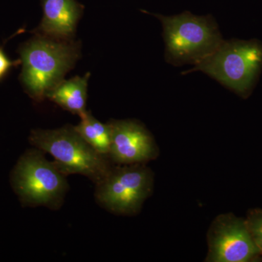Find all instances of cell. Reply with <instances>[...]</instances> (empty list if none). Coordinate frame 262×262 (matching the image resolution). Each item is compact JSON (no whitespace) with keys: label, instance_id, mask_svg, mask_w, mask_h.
Returning <instances> with one entry per match:
<instances>
[{"label":"cell","instance_id":"30bf717a","mask_svg":"<svg viewBox=\"0 0 262 262\" xmlns=\"http://www.w3.org/2000/svg\"><path fill=\"white\" fill-rule=\"evenodd\" d=\"M90 73L83 77L62 80L48 91L46 97L72 114L82 117L86 113L88 80Z\"/></svg>","mask_w":262,"mask_h":262},{"label":"cell","instance_id":"9c48e42d","mask_svg":"<svg viewBox=\"0 0 262 262\" xmlns=\"http://www.w3.org/2000/svg\"><path fill=\"white\" fill-rule=\"evenodd\" d=\"M43 18L39 33L43 37L70 41L80 16L75 0H43Z\"/></svg>","mask_w":262,"mask_h":262},{"label":"cell","instance_id":"8992f818","mask_svg":"<svg viewBox=\"0 0 262 262\" xmlns=\"http://www.w3.org/2000/svg\"><path fill=\"white\" fill-rule=\"evenodd\" d=\"M152 184L151 170L141 164L113 167L96 184L95 198L100 206L112 213L135 214L151 194Z\"/></svg>","mask_w":262,"mask_h":262},{"label":"cell","instance_id":"6da1fadb","mask_svg":"<svg viewBox=\"0 0 262 262\" xmlns=\"http://www.w3.org/2000/svg\"><path fill=\"white\" fill-rule=\"evenodd\" d=\"M29 141L34 147L51 155L57 167L67 177L80 174L97 184L113 168L108 157L100 154L90 145L75 126L34 130Z\"/></svg>","mask_w":262,"mask_h":262},{"label":"cell","instance_id":"ba28073f","mask_svg":"<svg viewBox=\"0 0 262 262\" xmlns=\"http://www.w3.org/2000/svg\"><path fill=\"white\" fill-rule=\"evenodd\" d=\"M108 158L121 165L142 164L154 159L157 147L145 127L133 120H113Z\"/></svg>","mask_w":262,"mask_h":262},{"label":"cell","instance_id":"277c9868","mask_svg":"<svg viewBox=\"0 0 262 262\" xmlns=\"http://www.w3.org/2000/svg\"><path fill=\"white\" fill-rule=\"evenodd\" d=\"M156 16L163 23L165 58L172 64H198L223 42L211 16H196L189 12L174 16Z\"/></svg>","mask_w":262,"mask_h":262},{"label":"cell","instance_id":"7c38bea8","mask_svg":"<svg viewBox=\"0 0 262 262\" xmlns=\"http://www.w3.org/2000/svg\"><path fill=\"white\" fill-rule=\"evenodd\" d=\"M246 222L253 241L262 254V210L256 208L248 212Z\"/></svg>","mask_w":262,"mask_h":262},{"label":"cell","instance_id":"52a82bcc","mask_svg":"<svg viewBox=\"0 0 262 262\" xmlns=\"http://www.w3.org/2000/svg\"><path fill=\"white\" fill-rule=\"evenodd\" d=\"M207 261L252 262L262 254L252 238L246 220L232 214L221 215L208 232Z\"/></svg>","mask_w":262,"mask_h":262},{"label":"cell","instance_id":"7a4b0ae2","mask_svg":"<svg viewBox=\"0 0 262 262\" xmlns=\"http://www.w3.org/2000/svg\"><path fill=\"white\" fill-rule=\"evenodd\" d=\"M80 55L78 46L70 41L40 37L27 43L21 51V79L31 97L37 101L63 80Z\"/></svg>","mask_w":262,"mask_h":262},{"label":"cell","instance_id":"8fae6325","mask_svg":"<svg viewBox=\"0 0 262 262\" xmlns=\"http://www.w3.org/2000/svg\"><path fill=\"white\" fill-rule=\"evenodd\" d=\"M80 118L75 130L98 152L108 157L112 139L110 124L98 121L88 111Z\"/></svg>","mask_w":262,"mask_h":262},{"label":"cell","instance_id":"5b68a950","mask_svg":"<svg viewBox=\"0 0 262 262\" xmlns=\"http://www.w3.org/2000/svg\"><path fill=\"white\" fill-rule=\"evenodd\" d=\"M262 70V43L257 39L223 41L216 51L194 65L242 97L251 94Z\"/></svg>","mask_w":262,"mask_h":262},{"label":"cell","instance_id":"3957f363","mask_svg":"<svg viewBox=\"0 0 262 262\" xmlns=\"http://www.w3.org/2000/svg\"><path fill=\"white\" fill-rule=\"evenodd\" d=\"M44 153L34 148L20 157L12 171V187L24 206L58 210L69 190L67 176Z\"/></svg>","mask_w":262,"mask_h":262},{"label":"cell","instance_id":"4fadbf2b","mask_svg":"<svg viewBox=\"0 0 262 262\" xmlns=\"http://www.w3.org/2000/svg\"><path fill=\"white\" fill-rule=\"evenodd\" d=\"M16 63H18V62L10 61L3 50L0 49V78L3 77L13 66L16 65Z\"/></svg>","mask_w":262,"mask_h":262}]
</instances>
